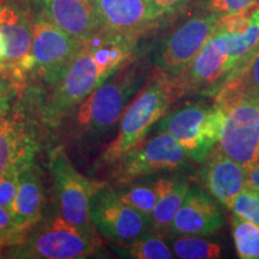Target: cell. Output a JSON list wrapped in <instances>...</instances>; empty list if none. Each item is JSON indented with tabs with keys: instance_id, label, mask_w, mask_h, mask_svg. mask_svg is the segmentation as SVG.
Instances as JSON below:
<instances>
[{
	"instance_id": "cell-31",
	"label": "cell",
	"mask_w": 259,
	"mask_h": 259,
	"mask_svg": "<svg viewBox=\"0 0 259 259\" xmlns=\"http://www.w3.org/2000/svg\"><path fill=\"white\" fill-rule=\"evenodd\" d=\"M19 229L16 227L10 209L0 206V233H8Z\"/></svg>"
},
{
	"instance_id": "cell-11",
	"label": "cell",
	"mask_w": 259,
	"mask_h": 259,
	"mask_svg": "<svg viewBox=\"0 0 259 259\" xmlns=\"http://www.w3.org/2000/svg\"><path fill=\"white\" fill-rule=\"evenodd\" d=\"M231 73L226 34L216 29L194 59L173 77L178 99L186 94L220 90Z\"/></svg>"
},
{
	"instance_id": "cell-18",
	"label": "cell",
	"mask_w": 259,
	"mask_h": 259,
	"mask_svg": "<svg viewBox=\"0 0 259 259\" xmlns=\"http://www.w3.org/2000/svg\"><path fill=\"white\" fill-rule=\"evenodd\" d=\"M41 17L79 42L99 29L95 8L87 0H48L42 5Z\"/></svg>"
},
{
	"instance_id": "cell-28",
	"label": "cell",
	"mask_w": 259,
	"mask_h": 259,
	"mask_svg": "<svg viewBox=\"0 0 259 259\" xmlns=\"http://www.w3.org/2000/svg\"><path fill=\"white\" fill-rule=\"evenodd\" d=\"M227 79H232L238 83L244 93L259 94V53L252 59L245 70L231 74Z\"/></svg>"
},
{
	"instance_id": "cell-24",
	"label": "cell",
	"mask_w": 259,
	"mask_h": 259,
	"mask_svg": "<svg viewBox=\"0 0 259 259\" xmlns=\"http://www.w3.org/2000/svg\"><path fill=\"white\" fill-rule=\"evenodd\" d=\"M233 239L242 259H259V226L235 215L232 218Z\"/></svg>"
},
{
	"instance_id": "cell-21",
	"label": "cell",
	"mask_w": 259,
	"mask_h": 259,
	"mask_svg": "<svg viewBox=\"0 0 259 259\" xmlns=\"http://www.w3.org/2000/svg\"><path fill=\"white\" fill-rule=\"evenodd\" d=\"M114 192L122 202H125L127 205L132 206L148 220H150L151 212H153L158 198L157 180L153 183L131 184L127 187L122 186V189L114 190Z\"/></svg>"
},
{
	"instance_id": "cell-14",
	"label": "cell",
	"mask_w": 259,
	"mask_h": 259,
	"mask_svg": "<svg viewBox=\"0 0 259 259\" xmlns=\"http://www.w3.org/2000/svg\"><path fill=\"white\" fill-rule=\"evenodd\" d=\"M32 27L34 23L23 9L0 5V34L6 46L5 58L0 63L8 65L24 80L32 67Z\"/></svg>"
},
{
	"instance_id": "cell-5",
	"label": "cell",
	"mask_w": 259,
	"mask_h": 259,
	"mask_svg": "<svg viewBox=\"0 0 259 259\" xmlns=\"http://www.w3.org/2000/svg\"><path fill=\"white\" fill-rule=\"evenodd\" d=\"M226 115L218 103H192L164 115L157 132L170 135L189 158L203 162L219 143Z\"/></svg>"
},
{
	"instance_id": "cell-2",
	"label": "cell",
	"mask_w": 259,
	"mask_h": 259,
	"mask_svg": "<svg viewBox=\"0 0 259 259\" xmlns=\"http://www.w3.org/2000/svg\"><path fill=\"white\" fill-rule=\"evenodd\" d=\"M177 99L173 77L158 71L126 107L118 135L100 155L96 167L115 166L125 154L144 141Z\"/></svg>"
},
{
	"instance_id": "cell-32",
	"label": "cell",
	"mask_w": 259,
	"mask_h": 259,
	"mask_svg": "<svg viewBox=\"0 0 259 259\" xmlns=\"http://www.w3.org/2000/svg\"><path fill=\"white\" fill-rule=\"evenodd\" d=\"M246 187L259 192V162L246 173Z\"/></svg>"
},
{
	"instance_id": "cell-3",
	"label": "cell",
	"mask_w": 259,
	"mask_h": 259,
	"mask_svg": "<svg viewBox=\"0 0 259 259\" xmlns=\"http://www.w3.org/2000/svg\"><path fill=\"white\" fill-rule=\"evenodd\" d=\"M96 231L71 225L59 212L44 218L30 227L23 240L5 251V257L23 259H82L99 250Z\"/></svg>"
},
{
	"instance_id": "cell-6",
	"label": "cell",
	"mask_w": 259,
	"mask_h": 259,
	"mask_svg": "<svg viewBox=\"0 0 259 259\" xmlns=\"http://www.w3.org/2000/svg\"><path fill=\"white\" fill-rule=\"evenodd\" d=\"M48 169L53 179L57 211L71 225L96 231L90 219V200L105 181L84 177L73 166L63 145L54 147L48 154Z\"/></svg>"
},
{
	"instance_id": "cell-8",
	"label": "cell",
	"mask_w": 259,
	"mask_h": 259,
	"mask_svg": "<svg viewBox=\"0 0 259 259\" xmlns=\"http://www.w3.org/2000/svg\"><path fill=\"white\" fill-rule=\"evenodd\" d=\"M220 17L204 10L170 32L162 42L155 58L158 71L171 77L178 76L215 34Z\"/></svg>"
},
{
	"instance_id": "cell-22",
	"label": "cell",
	"mask_w": 259,
	"mask_h": 259,
	"mask_svg": "<svg viewBox=\"0 0 259 259\" xmlns=\"http://www.w3.org/2000/svg\"><path fill=\"white\" fill-rule=\"evenodd\" d=\"M121 253L125 257L136 259H171L173 251L160 236L144 233L128 244L121 245Z\"/></svg>"
},
{
	"instance_id": "cell-1",
	"label": "cell",
	"mask_w": 259,
	"mask_h": 259,
	"mask_svg": "<svg viewBox=\"0 0 259 259\" xmlns=\"http://www.w3.org/2000/svg\"><path fill=\"white\" fill-rule=\"evenodd\" d=\"M144 79L145 71L137 65L124 64L116 70L65 116L63 122L71 143L88 149L101 142L120 121L130 100Z\"/></svg>"
},
{
	"instance_id": "cell-12",
	"label": "cell",
	"mask_w": 259,
	"mask_h": 259,
	"mask_svg": "<svg viewBox=\"0 0 259 259\" xmlns=\"http://www.w3.org/2000/svg\"><path fill=\"white\" fill-rule=\"evenodd\" d=\"M90 219L97 233L119 246L128 244L150 228L144 215L122 202L114 190L106 187L90 200Z\"/></svg>"
},
{
	"instance_id": "cell-13",
	"label": "cell",
	"mask_w": 259,
	"mask_h": 259,
	"mask_svg": "<svg viewBox=\"0 0 259 259\" xmlns=\"http://www.w3.org/2000/svg\"><path fill=\"white\" fill-rule=\"evenodd\" d=\"M40 149L38 132L22 112H0V174L12 166H25Z\"/></svg>"
},
{
	"instance_id": "cell-23",
	"label": "cell",
	"mask_w": 259,
	"mask_h": 259,
	"mask_svg": "<svg viewBox=\"0 0 259 259\" xmlns=\"http://www.w3.org/2000/svg\"><path fill=\"white\" fill-rule=\"evenodd\" d=\"M173 253L183 259H218L222 248L216 242L197 238L196 235H184L171 241Z\"/></svg>"
},
{
	"instance_id": "cell-10",
	"label": "cell",
	"mask_w": 259,
	"mask_h": 259,
	"mask_svg": "<svg viewBox=\"0 0 259 259\" xmlns=\"http://www.w3.org/2000/svg\"><path fill=\"white\" fill-rule=\"evenodd\" d=\"M80 46L82 42L40 16L32 27L30 73L53 87L66 72Z\"/></svg>"
},
{
	"instance_id": "cell-20",
	"label": "cell",
	"mask_w": 259,
	"mask_h": 259,
	"mask_svg": "<svg viewBox=\"0 0 259 259\" xmlns=\"http://www.w3.org/2000/svg\"><path fill=\"white\" fill-rule=\"evenodd\" d=\"M157 185L158 198L149 220L150 228L155 233H168L190 186L181 179H157Z\"/></svg>"
},
{
	"instance_id": "cell-26",
	"label": "cell",
	"mask_w": 259,
	"mask_h": 259,
	"mask_svg": "<svg viewBox=\"0 0 259 259\" xmlns=\"http://www.w3.org/2000/svg\"><path fill=\"white\" fill-rule=\"evenodd\" d=\"M235 215L259 226V192L245 187L232 205Z\"/></svg>"
},
{
	"instance_id": "cell-34",
	"label": "cell",
	"mask_w": 259,
	"mask_h": 259,
	"mask_svg": "<svg viewBox=\"0 0 259 259\" xmlns=\"http://www.w3.org/2000/svg\"><path fill=\"white\" fill-rule=\"evenodd\" d=\"M25 2L31 3V4H40V5H44L45 3L48 2V0H25Z\"/></svg>"
},
{
	"instance_id": "cell-7",
	"label": "cell",
	"mask_w": 259,
	"mask_h": 259,
	"mask_svg": "<svg viewBox=\"0 0 259 259\" xmlns=\"http://www.w3.org/2000/svg\"><path fill=\"white\" fill-rule=\"evenodd\" d=\"M222 153L246 173L259 162V94L244 93L227 109L219 139Z\"/></svg>"
},
{
	"instance_id": "cell-33",
	"label": "cell",
	"mask_w": 259,
	"mask_h": 259,
	"mask_svg": "<svg viewBox=\"0 0 259 259\" xmlns=\"http://www.w3.org/2000/svg\"><path fill=\"white\" fill-rule=\"evenodd\" d=\"M6 54V46H5V41L3 35L0 34V61H3V59L5 58Z\"/></svg>"
},
{
	"instance_id": "cell-15",
	"label": "cell",
	"mask_w": 259,
	"mask_h": 259,
	"mask_svg": "<svg viewBox=\"0 0 259 259\" xmlns=\"http://www.w3.org/2000/svg\"><path fill=\"white\" fill-rule=\"evenodd\" d=\"M95 11L99 29L134 38L157 21L149 0H97Z\"/></svg>"
},
{
	"instance_id": "cell-27",
	"label": "cell",
	"mask_w": 259,
	"mask_h": 259,
	"mask_svg": "<svg viewBox=\"0 0 259 259\" xmlns=\"http://www.w3.org/2000/svg\"><path fill=\"white\" fill-rule=\"evenodd\" d=\"M24 166H12L0 174V206L11 209L18 187L19 174Z\"/></svg>"
},
{
	"instance_id": "cell-25",
	"label": "cell",
	"mask_w": 259,
	"mask_h": 259,
	"mask_svg": "<svg viewBox=\"0 0 259 259\" xmlns=\"http://www.w3.org/2000/svg\"><path fill=\"white\" fill-rule=\"evenodd\" d=\"M27 80L18 76L8 65L0 63V112L11 108V100L23 88Z\"/></svg>"
},
{
	"instance_id": "cell-16",
	"label": "cell",
	"mask_w": 259,
	"mask_h": 259,
	"mask_svg": "<svg viewBox=\"0 0 259 259\" xmlns=\"http://www.w3.org/2000/svg\"><path fill=\"white\" fill-rule=\"evenodd\" d=\"M225 225L219 206L200 189H190L171 221L169 232L176 235H211Z\"/></svg>"
},
{
	"instance_id": "cell-30",
	"label": "cell",
	"mask_w": 259,
	"mask_h": 259,
	"mask_svg": "<svg viewBox=\"0 0 259 259\" xmlns=\"http://www.w3.org/2000/svg\"><path fill=\"white\" fill-rule=\"evenodd\" d=\"M189 2L190 0H149L153 14L156 19L161 18L162 16L177 11Z\"/></svg>"
},
{
	"instance_id": "cell-9",
	"label": "cell",
	"mask_w": 259,
	"mask_h": 259,
	"mask_svg": "<svg viewBox=\"0 0 259 259\" xmlns=\"http://www.w3.org/2000/svg\"><path fill=\"white\" fill-rule=\"evenodd\" d=\"M187 158L176 138L166 132H157L153 138L136 145L115 164L116 183L125 185L139 178L177 169L186 163Z\"/></svg>"
},
{
	"instance_id": "cell-19",
	"label": "cell",
	"mask_w": 259,
	"mask_h": 259,
	"mask_svg": "<svg viewBox=\"0 0 259 259\" xmlns=\"http://www.w3.org/2000/svg\"><path fill=\"white\" fill-rule=\"evenodd\" d=\"M45 192L40 170L29 162L22 168L18 187L10 211L17 228L29 229L44 215Z\"/></svg>"
},
{
	"instance_id": "cell-29",
	"label": "cell",
	"mask_w": 259,
	"mask_h": 259,
	"mask_svg": "<svg viewBox=\"0 0 259 259\" xmlns=\"http://www.w3.org/2000/svg\"><path fill=\"white\" fill-rule=\"evenodd\" d=\"M259 0H204V10L219 16L238 14Z\"/></svg>"
},
{
	"instance_id": "cell-17",
	"label": "cell",
	"mask_w": 259,
	"mask_h": 259,
	"mask_svg": "<svg viewBox=\"0 0 259 259\" xmlns=\"http://www.w3.org/2000/svg\"><path fill=\"white\" fill-rule=\"evenodd\" d=\"M200 179L213 198L228 209L246 187V171L241 164L216 147L204 160Z\"/></svg>"
},
{
	"instance_id": "cell-35",
	"label": "cell",
	"mask_w": 259,
	"mask_h": 259,
	"mask_svg": "<svg viewBox=\"0 0 259 259\" xmlns=\"http://www.w3.org/2000/svg\"><path fill=\"white\" fill-rule=\"evenodd\" d=\"M87 2H89L90 4H92L94 8H95V5H96V3H97V0H87Z\"/></svg>"
},
{
	"instance_id": "cell-4",
	"label": "cell",
	"mask_w": 259,
	"mask_h": 259,
	"mask_svg": "<svg viewBox=\"0 0 259 259\" xmlns=\"http://www.w3.org/2000/svg\"><path fill=\"white\" fill-rule=\"evenodd\" d=\"M114 72L97 59L90 48L82 42L66 72L52 87V93L42 105V121L51 127L59 126L74 107Z\"/></svg>"
}]
</instances>
